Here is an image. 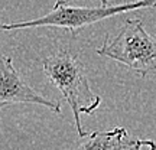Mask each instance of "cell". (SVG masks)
Instances as JSON below:
<instances>
[{
	"label": "cell",
	"mask_w": 156,
	"mask_h": 150,
	"mask_svg": "<svg viewBox=\"0 0 156 150\" xmlns=\"http://www.w3.org/2000/svg\"><path fill=\"white\" fill-rule=\"evenodd\" d=\"M2 77H0V104H38L51 111L61 114V104L41 95L23 79L13 65V58L2 56Z\"/></svg>",
	"instance_id": "4"
},
{
	"label": "cell",
	"mask_w": 156,
	"mask_h": 150,
	"mask_svg": "<svg viewBox=\"0 0 156 150\" xmlns=\"http://www.w3.org/2000/svg\"><path fill=\"white\" fill-rule=\"evenodd\" d=\"M149 150H156V143L153 146H151V147H149Z\"/></svg>",
	"instance_id": "7"
},
{
	"label": "cell",
	"mask_w": 156,
	"mask_h": 150,
	"mask_svg": "<svg viewBox=\"0 0 156 150\" xmlns=\"http://www.w3.org/2000/svg\"><path fill=\"white\" fill-rule=\"evenodd\" d=\"M153 145V140L133 137L124 127L117 126L108 131L90 133L88 139L83 137L75 150H139L143 146L151 147Z\"/></svg>",
	"instance_id": "5"
},
{
	"label": "cell",
	"mask_w": 156,
	"mask_h": 150,
	"mask_svg": "<svg viewBox=\"0 0 156 150\" xmlns=\"http://www.w3.org/2000/svg\"><path fill=\"white\" fill-rule=\"evenodd\" d=\"M137 9H155L156 0H134L130 3L122 5H100L97 7H78L68 3V0H56L52 10L46 15L26 20V22L3 23V30H19V29L41 28V26H54V28L68 29L73 36H77L80 29L88 25H94L104 19H108L116 15H123L126 12H134Z\"/></svg>",
	"instance_id": "2"
},
{
	"label": "cell",
	"mask_w": 156,
	"mask_h": 150,
	"mask_svg": "<svg viewBox=\"0 0 156 150\" xmlns=\"http://www.w3.org/2000/svg\"><path fill=\"white\" fill-rule=\"evenodd\" d=\"M97 54L130 68L142 78L156 74V39L136 17L127 19L114 38L106 36Z\"/></svg>",
	"instance_id": "3"
},
{
	"label": "cell",
	"mask_w": 156,
	"mask_h": 150,
	"mask_svg": "<svg viewBox=\"0 0 156 150\" xmlns=\"http://www.w3.org/2000/svg\"><path fill=\"white\" fill-rule=\"evenodd\" d=\"M98 2H100L101 5H110V2H108V0H98Z\"/></svg>",
	"instance_id": "6"
},
{
	"label": "cell",
	"mask_w": 156,
	"mask_h": 150,
	"mask_svg": "<svg viewBox=\"0 0 156 150\" xmlns=\"http://www.w3.org/2000/svg\"><path fill=\"white\" fill-rule=\"evenodd\" d=\"M44 74L59 89L73 110L78 137H87L81 124V114H93L100 107L101 97L94 94L88 84V77L84 64L71 51L59 49L46 56L42 62Z\"/></svg>",
	"instance_id": "1"
}]
</instances>
